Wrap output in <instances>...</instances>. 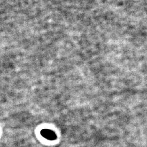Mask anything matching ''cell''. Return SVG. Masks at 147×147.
<instances>
[{"label":"cell","instance_id":"6da1fadb","mask_svg":"<svg viewBox=\"0 0 147 147\" xmlns=\"http://www.w3.org/2000/svg\"><path fill=\"white\" fill-rule=\"evenodd\" d=\"M41 134L42 136L49 140H55L57 138L56 135L54 132L48 129L42 130Z\"/></svg>","mask_w":147,"mask_h":147}]
</instances>
